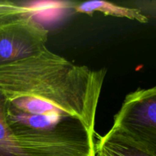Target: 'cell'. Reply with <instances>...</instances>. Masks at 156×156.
Segmentation results:
<instances>
[{"instance_id": "cell-4", "label": "cell", "mask_w": 156, "mask_h": 156, "mask_svg": "<svg viewBox=\"0 0 156 156\" xmlns=\"http://www.w3.org/2000/svg\"><path fill=\"white\" fill-rule=\"evenodd\" d=\"M94 139L96 156H154L113 127L103 136L96 133Z\"/></svg>"}, {"instance_id": "cell-7", "label": "cell", "mask_w": 156, "mask_h": 156, "mask_svg": "<svg viewBox=\"0 0 156 156\" xmlns=\"http://www.w3.org/2000/svg\"><path fill=\"white\" fill-rule=\"evenodd\" d=\"M31 15V9L11 1H0V21Z\"/></svg>"}, {"instance_id": "cell-1", "label": "cell", "mask_w": 156, "mask_h": 156, "mask_svg": "<svg viewBox=\"0 0 156 156\" xmlns=\"http://www.w3.org/2000/svg\"><path fill=\"white\" fill-rule=\"evenodd\" d=\"M106 69L44 50L0 67L6 117L24 156H96L95 123Z\"/></svg>"}, {"instance_id": "cell-3", "label": "cell", "mask_w": 156, "mask_h": 156, "mask_svg": "<svg viewBox=\"0 0 156 156\" xmlns=\"http://www.w3.org/2000/svg\"><path fill=\"white\" fill-rule=\"evenodd\" d=\"M48 30L24 15L0 21V67L38 54L46 48Z\"/></svg>"}, {"instance_id": "cell-6", "label": "cell", "mask_w": 156, "mask_h": 156, "mask_svg": "<svg viewBox=\"0 0 156 156\" xmlns=\"http://www.w3.org/2000/svg\"><path fill=\"white\" fill-rule=\"evenodd\" d=\"M0 156H24L6 117V98L0 90Z\"/></svg>"}, {"instance_id": "cell-5", "label": "cell", "mask_w": 156, "mask_h": 156, "mask_svg": "<svg viewBox=\"0 0 156 156\" xmlns=\"http://www.w3.org/2000/svg\"><path fill=\"white\" fill-rule=\"evenodd\" d=\"M73 7L77 13L86 14L90 16H92L95 12H100L106 16L125 18L132 21H137L140 23H146L148 21L147 17L145 16L139 9L124 7L103 0L77 2L75 3Z\"/></svg>"}, {"instance_id": "cell-2", "label": "cell", "mask_w": 156, "mask_h": 156, "mask_svg": "<svg viewBox=\"0 0 156 156\" xmlns=\"http://www.w3.org/2000/svg\"><path fill=\"white\" fill-rule=\"evenodd\" d=\"M112 127L156 156V86L128 93Z\"/></svg>"}]
</instances>
